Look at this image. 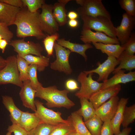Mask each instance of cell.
Here are the masks:
<instances>
[{"instance_id":"cell-33","label":"cell","mask_w":135,"mask_h":135,"mask_svg":"<svg viewBox=\"0 0 135 135\" xmlns=\"http://www.w3.org/2000/svg\"><path fill=\"white\" fill-rule=\"evenodd\" d=\"M56 126L42 123L31 130L28 135H49Z\"/></svg>"},{"instance_id":"cell-24","label":"cell","mask_w":135,"mask_h":135,"mask_svg":"<svg viewBox=\"0 0 135 135\" xmlns=\"http://www.w3.org/2000/svg\"><path fill=\"white\" fill-rule=\"evenodd\" d=\"M92 44L96 49L100 50L102 53L117 59L124 50V47L119 44H105L100 42Z\"/></svg>"},{"instance_id":"cell-39","label":"cell","mask_w":135,"mask_h":135,"mask_svg":"<svg viewBox=\"0 0 135 135\" xmlns=\"http://www.w3.org/2000/svg\"><path fill=\"white\" fill-rule=\"evenodd\" d=\"M0 35L3 39L6 40L9 43L14 36L13 33L9 30L6 24L0 22Z\"/></svg>"},{"instance_id":"cell-17","label":"cell","mask_w":135,"mask_h":135,"mask_svg":"<svg viewBox=\"0 0 135 135\" xmlns=\"http://www.w3.org/2000/svg\"><path fill=\"white\" fill-rule=\"evenodd\" d=\"M125 70H121L116 72L110 78L103 82L100 90L119 84L135 80V72L125 73Z\"/></svg>"},{"instance_id":"cell-36","label":"cell","mask_w":135,"mask_h":135,"mask_svg":"<svg viewBox=\"0 0 135 135\" xmlns=\"http://www.w3.org/2000/svg\"><path fill=\"white\" fill-rule=\"evenodd\" d=\"M24 7H27L28 10L33 13L41 8L42 5L45 3L44 0H22Z\"/></svg>"},{"instance_id":"cell-9","label":"cell","mask_w":135,"mask_h":135,"mask_svg":"<svg viewBox=\"0 0 135 135\" xmlns=\"http://www.w3.org/2000/svg\"><path fill=\"white\" fill-rule=\"evenodd\" d=\"M42 12L39 15V19L42 29L47 35L57 32L59 25L53 14V5L45 3L42 6Z\"/></svg>"},{"instance_id":"cell-19","label":"cell","mask_w":135,"mask_h":135,"mask_svg":"<svg viewBox=\"0 0 135 135\" xmlns=\"http://www.w3.org/2000/svg\"><path fill=\"white\" fill-rule=\"evenodd\" d=\"M128 98H121L119 100L116 113L110 120L113 134L117 135L120 132V127L122 122L124 111L128 103Z\"/></svg>"},{"instance_id":"cell-38","label":"cell","mask_w":135,"mask_h":135,"mask_svg":"<svg viewBox=\"0 0 135 135\" xmlns=\"http://www.w3.org/2000/svg\"><path fill=\"white\" fill-rule=\"evenodd\" d=\"M121 46L124 47V51L126 54L130 55H134L135 52V33H132L128 40Z\"/></svg>"},{"instance_id":"cell-8","label":"cell","mask_w":135,"mask_h":135,"mask_svg":"<svg viewBox=\"0 0 135 135\" xmlns=\"http://www.w3.org/2000/svg\"><path fill=\"white\" fill-rule=\"evenodd\" d=\"M35 104L36 110L34 112L43 123L56 126L69 122L68 117L66 120L63 119L61 116L60 112L46 108L44 106V104L39 100H35Z\"/></svg>"},{"instance_id":"cell-40","label":"cell","mask_w":135,"mask_h":135,"mask_svg":"<svg viewBox=\"0 0 135 135\" xmlns=\"http://www.w3.org/2000/svg\"><path fill=\"white\" fill-rule=\"evenodd\" d=\"M7 130L14 135H28L27 132L18 124H12L8 126Z\"/></svg>"},{"instance_id":"cell-50","label":"cell","mask_w":135,"mask_h":135,"mask_svg":"<svg viewBox=\"0 0 135 135\" xmlns=\"http://www.w3.org/2000/svg\"><path fill=\"white\" fill-rule=\"evenodd\" d=\"M12 133L10 132H8L5 135H12Z\"/></svg>"},{"instance_id":"cell-10","label":"cell","mask_w":135,"mask_h":135,"mask_svg":"<svg viewBox=\"0 0 135 135\" xmlns=\"http://www.w3.org/2000/svg\"><path fill=\"white\" fill-rule=\"evenodd\" d=\"M14 48V50L21 57L28 54L42 56L43 48L40 44L31 41H26L24 38L11 40L8 43Z\"/></svg>"},{"instance_id":"cell-47","label":"cell","mask_w":135,"mask_h":135,"mask_svg":"<svg viewBox=\"0 0 135 135\" xmlns=\"http://www.w3.org/2000/svg\"><path fill=\"white\" fill-rule=\"evenodd\" d=\"M68 23L69 26L72 28L76 27L78 24V22L76 19L70 20H69Z\"/></svg>"},{"instance_id":"cell-35","label":"cell","mask_w":135,"mask_h":135,"mask_svg":"<svg viewBox=\"0 0 135 135\" xmlns=\"http://www.w3.org/2000/svg\"><path fill=\"white\" fill-rule=\"evenodd\" d=\"M37 68L34 64L29 65L28 74L30 85L34 90H36L43 86L38 80L37 75Z\"/></svg>"},{"instance_id":"cell-44","label":"cell","mask_w":135,"mask_h":135,"mask_svg":"<svg viewBox=\"0 0 135 135\" xmlns=\"http://www.w3.org/2000/svg\"><path fill=\"white\" fill-rule=\"evenodd\" d=\"M8 44V42L6 40L3 38L0 40V49L2 50V53L4 52L6 47Z\"/></svg>"},{"instance_id":"cell-21","label":"cell","mask_w":135,"mask_h":135,"mask_svg":"<svg viewBox=\"0 0 135 135\" xmlns=\"http://www.w3.org/2000/svg\"><path fill=\"white\" fill-rule=\"evenodd\" d=\"M58 44L69 50L71 52H74L79 54L84 58L86 61L87 60V57L86 52L88 49L93 48L90 44H81L70 42L66 40L64 38H58L56 40Z\"/></svg>"},{"instance_id":"cell-34","label":"cell","mask_w":135,"mask_h":135,"mask_svg":"<svg viewBox=\"0 0 135 135\" xmlns=\"http://www.w3.org/2000/svg\"><path fill=\"white\" fill-rule=\"evenodd\" d=\"M59 36L60 34L57 32L51 35H47L43 39V42L48 56L53 55L54 43Z\"/></svg>"},{"instance_id":"cell-5","label":"cell","mask_w":135,"mask_h":135,"mask_svg":"<svg viewBox=\"0 0 135 135\" xmlns=\"http://www.w3.org/2000/svg\"><path fill=\"white\" fill-rule=\"evenodd\" d=\"M76 3L80 5L76 10L81 16L92 17L103 16L111 20V16L101 0H76Z\"/></svg>"},{"instance_id":"cell-51","label":"cell","mask_w":135,"mask_h":135,"mask_svg":"<svg viewBox=\"0 0 135 135\" xmlns=\"http://www.w3.org/2000/svg\"><path fill=\"white\" fill-rule=\"evenodd\" d=\"M3 38L2 36L0 35V40L2 39H3Z\"/></svg>"},{"instance_id":"cell-3","label":"cell","mask_w":135,"mask_h":135,"mask_svg":"<svg viewBox=\"0 0 135 135\" xmlns=\"http://www.w3.org/2000/svg\"><path fill=\"white\" fill-rule=\"evenodd\" d=\"M83 22L82 28L93 29L96 31L103 32L108 36L117 38L116 35L115 27L111 20L103 16L92 17L82 16Z\"/></svg>"},{"instance_id":"cell-7","label":"cell","mask_w":135,"mask_h":135,"mask_svg":"<svg viewBox=\"0 0 135 135\" xmlns=\"http://www.w3.org/2000/svg\"><path fill=\"white\" fill-rule=\"evenodd\" d=\"M54 48L55 51L56 59L50 63V68L53 70L63 72L66 75L71 74L72 70L69 62L70 51L58 44L56 41Z\"/></svg>"},{"instance_id":"cell-43","label":"cell","mask_w":135,"mask_h":135,"mask_svg":"<svg viewBox=\"0 0 135 135\" xmlns=\"http://www.w3.org/2000/svg\"><path fill=\"white\" fill-rule=\"evenodd\" d=\"M66 86L67 89L71 91L74 90L79 89L77 82L73 79L67 80L66 83Z\"/></svg>"},{"instance_id":"cell-1","label":"cell","mask_w":135,"mask_h":135,"mask_svg":"<svg viewBox=\"0 0 135 135\" xmlns=\"http://www.w3.org/2000/svg\"><path fill=\"white\" fill-rule=\"evenodd\" d=\"M38 12L32 13L24 7L17 14L14 24L16 26V35L19 38L33 36L38 40L43 39L46 36L43 31Z\"/></svg>"},{"instance_id":"cell-2","label":"cell","mask_w":135,"mask_h":135,"mask_svg":"<svg viewBox=\"0 0 135 135\" xmlns=\"http://www.w3.org/2000/svg\"><path fill=\"white\" fill-rule=\"evenodd\" d=\"M68 90H60L55 86L46 87H42L36 90L35 97L44 100L49 108L64 107L69 109L75 105L68 96Z\"/></svg>"},{"instance_id":"cell-32","label":"cell","mask_w":135,"mask_h":135,"mask_svg":"<svg viewBox=\"0 0 135 135\" xmlns=\"http://www.w3.org/2000/svg\"><path fill=\"white\" fill-rule=\"evenodd\" d=\"M135 119V104L129 106L125 107L123 112L121 123L124 128L128 127V126L134 121Z\"/></svg>"},{"instance_id":"cell-29","label":"cell","mask_w":135,"mask_h":135,"mask_svg":"<svg viewBox=\"0 0 135 135\" xmlns=\"http://www.w3.org/2000/svg\"><path fill=\"white\" fill-rule=\"evenodd\" d=\"M103 122L100 118L96 114L84 122L91 135H100Z\"/></svg>"},{"instance_id":"cell-37","label":"cell","mask_w":135,"mask_h":135,"mask_svg":"<svg viewBox=\"0 0 135 135\" xmlns=\"http://www.w3.org/2000/svg\"><path fill=\"white\" fill-rule=\"evenodd\" d=\"M119 4L122 8L130 16L135 18V0H120Z\"/></svg>"},{"instance_id":"cell-18","label":"cell","mask_w":135,"mask_h":135,"mask_svg":"<svg viewBox=\"0 0 135 135\" xmlns=\"http://www.w3.org/2000/svg\"><path fill=\"white\" fill-rule=\"evenodd\" d=\"M21 8L0 2V22L8 26L14 24Z\"/></svg>"},{"instance_id":"cell-27","label":"cell","mask_w":135,"mask_h":135,"mask_svg":"<svg viewBox=\"0 0 135 135\" xmlns=\"http://www.w3.org/2000/svg\"><path fill=\"white\" fill-rule=\"evenodd\" d=\"M29 65L34 64L37 68V70L40 72L44 71L49 64L50 59L42 55L40 56L28 54L22 57Z\"/></svg>"},{"instance_id":"cell-16","label":"cell","mask_w":135,"mask_h":135,"mask_svg":"<svg viewBox=\"0 0 135 135\" xmlns=\"http://www.w3.org/2000/svg\"><path fill=\"white\" fill-rule=\"evenodd\" d=\"M23 83V86L19 93L22 105L25 107L35 112L36 108L34 98L36 90L31 87L30 80L24 81Z\"/></svg>"},{"instance_id":"cell-23","label":"cell","mask_w":135,"mask_h":135,"mask_svg":"<svg viewBox=\"0 0 135 135\" xmlns=\"http://www.w3.org/2000/svg\"><path fill=\"white\" fill-rule=\"evenodd\" d=\"M70 0H59L53 5V13L59 26H62L68 22L65 6Z\"/></svg>"},{"instance_id":"cell-13","label":"cell","mask_w":135,"mask_h":135,"mask_svg":"<svg viewBox=\"0 0 135 135\" xmlns=\"http://www.w3.org/2000/svg\"><path fill=\"white\" fill-rule=\"evenodd\" d=\"M120 62L116 58L108 56L107 59L102 64L98 63V67L96 69L83 72L87 75L90 73H96L99 75L97 81L103 82L108 79L110 74L114 70L115 67L119 64Z\"/></svg>"},{"instance_id":"cell-28","label":"cell","mask_w":135,"mask_h":135,"mask_svg":"<svg viewBox=\"0 0 135 135\" xmlns=\"http://www.w3.org/2000/svg\"><path fill=\"white\" fill-rule=\"evenodd\" d=\"M72 122L76 132L80 135H91L83 122L82 117L77 111L70 115Z\"/></svg>"},{"instance_id":"cell-25","label":"cell","mask_w":135,"mask_h":135,"mask_svg":"<svg viewBox=\"0 0 135 135\" xmlns=\"http://www.w3.org/2000/svg\"><path fill=\"white\" fill-rule=\"evenodd\" d=\"M117 59L120 62V65L115 68L112 72L114 74L118 71L122 69L131 71L135 68V56L126 54L124 51Z\"/></svg>"},{"instance_id":"cell-30","label":"cell","mask_w":135,"mask_h":135,"mask_svg":"<svg viewBox=\"0 0 135 135\" xmlns=\"http://www.w3.org/2000/svg\"><path fill=\"white\" fill-rule=\"evenodd\" d=\"M68 118V122L61 123L56 126L49 135H68L76 132L72 124L70 116Z\"/></svg>"},{"instance_id":"cell-11","label":"cell","mask_w":135,"mask_h":135,"mask_svg":"<svg viewBox=\"0 0 135 135\" xmlns=\"http://www.w3.org/2000/svg\"><path fill=\"white\" fill-rule=\"evenodd\" d=\"M120 24L115 27L116 37L122 46L129 40L132 32L135 27V18L131 16L126 12L122 16Z\"/></svg>"},{"instance_id":"cell-42","label":"cell","mask_w":135,"mask_h":135,"mask_svg":"<svg viewBox=\"0 0 135 135\" xmlns=\"http://www.w3.org/2000/svg\"><path fill=\"white\" fill-rule=\"evenodd\" d=\"M0 2L21 8L24 7L22 0H0Z\"/></svg>"},{"instance_id":"cell-45","label":"cell","mask_w":135,"mask_h":135,"mask_svg":"<svg viewBox=\"0 0 135 135\" xmlns=\"http://www.w3.org/2000/svg\"><path fill=\"white\" fill-rule=\"evenodd\" d=\"M132 129L131 127H128L124 128L120 133L116 135H129Z\"/></svg>"},{"instance_id":"cell-49","label":"cell","mask_w":135,"mask_h":135,"mask_svg":"<svg viewBox=\"0 0 135 135\" xmlns=\"http://www.w3.org/2000/svg\"><path fill=\"white\" fill-rule=\"evenodd\" d=\"M68 135H80L76 132H72Z\"/></svg>"},{"instance_id":"cell-48","label":"cell","mask_w":135,"mask_h":135,"mask_svg":"<svg viewBox=\"0 0 135 135\" xmlns=\"http://www.w3.org/2000/svg\"><path fill=\"white\" fill-rule=\"evenodd\" d=\"M6 64V59L0 56V70L3 68Z\"/></svg>"},{"instance_id":"cell-12","label":"cell","mask_w":135,"mask_h":135,"mask_svg":"<svg viewBox=\"0 0 135 135\" xmlns=\"http://www.w3.org/2000/svg\"><path fill=\"white\" fill-rule=\"evenodd\" d=\"M80 36L81 40L85 44L100 42L105 44H119L117 38L110 37L102 32H94L89 29L82 28Z\"/></svg>"},{"instance_id":"cell-26","label":"cell","mask_w":135,"mask_h":135,"mask_svg":"<svg viewBox=\"0 0 135 135\" xmlns=\"http://www.w3.org/2000/svg\"><path fill=\"white\" fill-rule=\"evenodd\" d=\"M81 108L77 112L84 119V122L96 114V110L92 104L88 100L84 98H80Z\"/></svg>"},{"instance_id":"cell-15","label":"cell","mask_w":135,"mask_h":135,"mask_svg":"<svg viewBox=\"0 0 135 135\" xmlns=\"http://www.w3.org/2000/svg\"><path fill=\"white\" fill-rule=\"evenodd\" d=\"M120 100L117 96L110 98L96 110V114L104 122L108 120H111L116 111Z\"/></svg>"},{"instance_id":"cell-4","label":"cell","mask_w":135,"mask_h":135,"mask_svg":"<svg viewBox=\"0 0 135 135\" xmlns=\"http://www.w3.org/2000/svg\"><path fill=\"white\" fill-rule=\"evenodd\" d=\"M6 59V66L0 70V85L12 84L22 88L23 83L20 78L16 56H10Z\"/></svg>"},{"instance_id":"cell-14","label":"cell","mask_w":135,"mask_h":135,"mask_svg":"<svg viewBox=\"0 0 135 135\" xmlns=\"http://www.w3.org/2000/svg\"><path fill=\"white\" fill-rule=\"evenodd\" d=\"M121 90L120 84L100 90L90 98L94 109L96 110L108 99L117 96Z\"/></svg>"},{"instance_id":"cell-22","label":"cell","mask_w":135,"mask_h":135,"mask_svg":"<svg viewBox=\"0 0 135 135\" xmlns=\"http://www.w3.org/2000/svg\"><path fill=\"white\" fill-rule=\"evenodd\" d=\"M2 100L4 106L10 113V120L12 124H18L22 111L16 106L12 97L3 96Z\"/></svg>"},{"instance_id":"cell-46","label":"cell","mask_w":135,"mask_h":135,"mask_svg":"<svg viewBox=\"0 0 135 135\" xmlns=\"http://www.w3.org/2000/svg\"><path fill=\"white\" fill-rule=\"evenodd\" d=\"M67 16L70 20L76 19L78 17V15L76 12L71 11L68 13Z\"/></svg>"},{"instance_id":"cell-6","label":"cell","mask_w":135,"mask_h":135,"mask_svg":"<svg viewBox=\"0 0 135 135\" xmlns=\"http://www.w3.org/2000/svg\"><path fill=\"white\" fill-rule=\"evenodd\" d=\"M93 73L88 74V76L83 72H81L78 76L77 80L80 83L81 86L75 95L78 98H82L89 100L94 93L100 90L102 83L94 80Z\"/></svg>"},{"instance_id":"cell-41","label":"cell","mask_w":135,"mask_h":135,"mask_svg":"<svg viewBox=\"0 0 135 135\" xmlns=\"http://www.w3.org/2000/svg\"><path fill=\"white\" fill-rule=\"evenodd\" d=\"M104 122L101 129L100 135H113L110 120H108Z\"/></svg>"},{"instance_id":"cell-20","label":"cell","mask_w":135,"mask_h":135,"mask_svg":"<svg viewBox=\"0 0 135 135\" xmlns=\"http://www.w3.org/2000/svg\"><path fill=\"white\" fill-rule=\"evenodd\" d=\"M42 123L35 112L22 111L18 124L28 132Z\"/></svg>"},{"instance_id":"cell-31","label":"cell","mask_w":135,"mask_h":135,"mask_svg":"<svg viewBox=\"0 0 135 135\" xmlns=\"http://www.w3.org/2000/svg\"><path fill=\"white\" fill-rule=\"evenodd\" d=\"M16 57L17 66L21 80L23 82L30 80L28 74L30 65L24 58L18 54H17Z\"/></svg>"}]
</instances>
